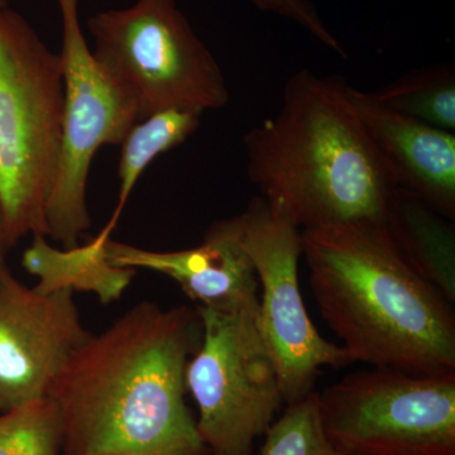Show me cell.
<instances>
[{
	"mask_svg": "<svg viewBox=\"0 0 455 455\" xmlns=\"http://www.w3.org/2000/svg\"><path fill=\"white\" fill-rule=\"evenodd\" d=\"M107 253L118 267L145 268L172 278L196 307L224 311L259 307V281L235 217L212 224L203 243L188 250L157 252L109 239Z\"/></svg>",
	"mask_w": 455,
	"mask_h": 455,
	"instance_id": "11",
	"label": "cell"
},
{
	"mask_svg": "<svg viewBox=\"0 0 455 455\" xmlns=\"http://www.w3.org/2000/svg\"><path fill=\"white\" fill-rule=\"evenodd\" d=\"M203 113L188 109L160 110L136 123L122 140L119 158V196L107 229L113 232L137 182L158 156L166 154L193 136Z\"/></svg>",
	"mask_w": 455,
	"mask_h": 455,
	"instance_id": "15",
	"label": "cell"
},
{
	"mask_svg": "<svg viewBox=\"0 0 455 455\" xmlns=\"http://www.w3.org/2000/svg\"><path fill=\"white\" fill-rule=\"evenodd\" d=\"M95 57L139 106L140 118L166 109L204 113L229 101L226 76L178 0H136L88 20Z\"/></svg>",
	"mask_w": 455,
	"mask_h": 455,
	"instance_id": "5",
	"label": "cell"
},
{
	"mask_svg": "<svg viewBox=\"0 0 455 455\" xmlns=\"http://www.w3.org/2000/svg\"><path fill=\"white\" fill-rule=\"evenodd\" d=\"M203 325L185 383L199 409L200 438L211 455H252L283 405L274 359L259 324V307H196Z\"/></svg>",
	"mask_w": 455,
	"mask_h": 455,
	"instance_id": "6",
	"label": "cell"
},
{
	"mask_svg": "<svg viewBox=\"0 0 455 455\" xmlns=\"http://www.w3.org/2000/svg\"><path fill=\"white\" fill-rule=\"evenodd\" d=\"M335 455H455V373L373 367L317 394Z\"/></svg>",
	"mask_w": 455,
	"mask_h": 455,
	"instance_id": "7",
	"label": "cell"
},
{
	"mask_svg": "<svg viewBox=\"0 0 455 455\" xmlns=\"http://www.w3.org/2000/svg\"><path fill=\"white\" fill-rule=\"evenodd\" d=\"M373 94L403 116L455 132V68L451 62L409 71Z\"/></svg>",
	"mask_w": 455,
	"mask_h": 455,
	"instance_id": "16",
	"label": "cell"
},
{
	"mask_svg": "<svg viewBox=\"0 0 455 455\" xmlns=\"http://www.w3.org/2000/svg\"><path fill=\"white\" fill-rule=\"evenodd\" d=\"M245 252L252 260L262 295L259 324L276 367L284 403L313 392L323 367L352 363L346 349L316 331L299 284L302 232L262 196L235 215Z\"/></svg>",
	"mask_w": 455,
	"mask_h": 455,
	"instance_id": "9",
	"label": "cell"
},
{
	"mask_svg": "<svg viewBox=\"0 0 455 455\" xmlns=\"http://www.w3.org/2000/svg\"><path fill=\"white\" fill-rule=\"evenodd\" d=\"M56 2L61 14L59 55L65 99L61 152L46 223L47 236L68 250L79 245L92 223L86 193L95 155L101 147L121 145L142 118L134 99L89 46L80 23V0Z\"/></svg>",
	"mask_w": 455,
	"mask_h": 455,
	"instance_id": "8",
	"label": "cell"
},
{
	"mask_svg": "<svg viewBox=\"0 0 455 455\" xmlns=\"http://www.w3.org/2000/svg\"><path fill=\"white\" fill-rule=\"evenodd\" d=\"M110 235L104 227L88 243L68 250L49 243L47 236L33 235L22 256V267L38 280L33 289L44 295L61 290L94 293L104 305L119 300L137 269L110 262L107 253Z\"/></svg>",
	"mask_w": 455,
	"mask_h": 455,
	"instance_id": "13",
	"label": "cell"
},
{
	"mask_svg": "<svg viewBox=\"0 0 455 455\" xmlns=\"http://www.w3.org/2000/svg\"><path fill=\"white\" fill-rule=\"evenodd\" d=\"M447 218L397 188L385 228L398 253L449 302H455V233Z\"/></svg>",
	"mask_w": 455,
	"mask_h": 455,
	"instance_id": "14",
	"label": "cell"
},
{
	"mask_svg": "<svg viewBox=\"0 0 455 455\" xmlns=\"http://www.w3.org/2000/svg\"><path fill=\"white\" fill-rule=\"evenodd\" d=\"M348 98L397 188L455 218V134L391 109L348 84Z\"/></svg>",
	"mask_w": 455,
	"mask_h": 455,
	"instance_id": "12",
	"label": "cell"
},
{
	"mask_svg": "<svg viewBox=\"0 0 455 455\" xmlns=\"http://www.w3.org/2000/svg\"><path fill=\"white\" fill-rule=\"evenodd\" d=\"M0 455H62L61 419L49 395L0 412Z\"/></svg>",
	"mask_w": 455,
	"mask_h": 455,
	"instance_id": "17",
	"label": "cell"
},
{
	"mask_svg": "<svg viewBox=\"0 0 455 455\" xmlns=\"http://www.w3.org/2000/svg\"><path fill=\"white\" fill-rule=\"evenodd\" d=\"M196 309L140 302L68 358L49 390L62 455H211L185 401Z\"/></svg>",
	"mask_w": 455,
	"mask_h": 455,
	"instance_id": "1",
	"label": "cell"
},
{
	"mask_svg": "<svg viewBox=\"0 0 455 455\" xmlns=\"http://www.w3.org/2000/svg\"><path fill=\"white\" fill-rule=\"evenodd\" d=\"M260 455H335L320 419L316 392L290 403L266 431Z\"/></svg>",
	"mask_w": 455,
	"mask_h": 455,
	"instance_id": "18",
	"label": "cell"
},
{
	"mask_svg": "<svg viewBox=\"0 0 455 455\" xmlns=\"http://www.w3.org/2000/svg\"><path fill=\"white\" fill-rule=\"evenodd\" d=\"M347 89L341 77L298 71L280 112L244 139L251 181L301 230L387 220L397 187Z\"/></svg>",
	"mask_w": 455,
	"mask_h": 455,
	"instance_id": "2",
	"label": "cell"
},
{
	"mask_svg": "<svg viewBox=\"0 0 455 455\" xmlns=\"http://www.w3.org/2000/svg\"><path fill=\"white\" fill-rule=\"evenodd\" d=\"M301 232L317 307L352 363L427 376L455 373L451 304L407 265L385 227Z\"/></svg>",
	"mask_w": 455,
	"mask_h": 455,
	"instance_id": "3",
	"label": "cell"
},
{
	"mask_svg": "<svg viewBox=\"0 0 455 455\" xmlns=\"http://www.w3.org/2000/svg\"><path fill=\"white\" fill-rule=\"evenodd\" d=\"M8 250L7 236H5L4 211H3L2 200H0V269L7 266L5 254H7Z\"/></svg>",
	"mask_w": 455,
	"mask_h": 455,
	"instance_id": "20",
	"label": "cell"
},
{
	"mask_svg": "<svg viewBox=\"0 0 455 455\" xmlns=\"http://www.w3.org/2000/svg\"><path fill=\"white\" fill-rule=\"evenodd\" d=\"M61 60L22 14L0 7V200L8 247L47 236L64 118Z\"/></svg>",
	"mask_w": 455,
	"mask_h": 455,
	"instance_id": "4",
	"label": "cell"
},
{
	"mask_svg": "<svg viewBox=\"0 0 455 455\" xmlns=\"http://www.w3.org/2000/svg\"><path fill=\"white\" fill-rule=\"evenodd\" d=\"M71 290L40 293L0 269V412L47 396L92 333Z\"/></svg>",
	"mask_w": 455,
	"mask_h": 455,
	"instance_id": "10",
	"label": "cell"
},
{
	"mask_svg": "<svg viewBox=\"0 0 455 455\" xmlns=\"http://www.w3.org/2000/svg\"><path fill=\"white\" fill-rule=\"evenodd\" d=\"M2 5H7V2H5V0H0V7H2Z\"/></svg>",
	"mask_w": 455,
	"mask_h": 455,
	"instance_id": "21",
	"label": "cell"
},
{
	"mask_svg": "<svg viewBox=\"0 0 455 455\" xmlns=\"http://www.w3.org/2000/svg\"><path fill=\"white\" fill-rule=\"evenodd\" d=\"M251 2L262 11L271 12L277 16L292 20L329 50L347 57L340 41L326 27L313 0H251Z\"/></svg>",
	"mask_w": 455,
	"mask_h": 455,
	"instance_id": "19",
	"label": "cell"
}]
</instances>
